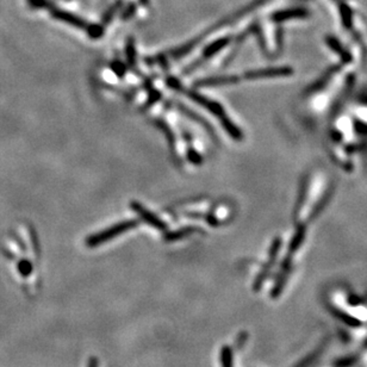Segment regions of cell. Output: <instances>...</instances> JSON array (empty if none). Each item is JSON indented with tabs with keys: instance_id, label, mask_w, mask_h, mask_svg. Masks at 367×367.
Wrapping results in <instances>:
<instances>
[{
	"instance_id": "cell-1",
	"label": "cell",
	"mask_w": 367,
	"mask_h": 367,
	"mask_svg": "<svg viewBox=\"0 0 367 367\" xmlns=\"http://www.w3.org/2000/svg\"><path fill=\"white\" fill-rule=\"evenodd\" d=\"M167 83H168V86L171 88L175 89V91H178L180 93H185V95L188 96L190 99H192L193 102L197 103V104H199L200 106H203V108L208 110V111L213 113V115H215L217 118L222 122L223 128H224L225 131L228 132L233 139H235V140L242 139L241 130H240L238 126L234 124V123L230 121L228 117H226L224 110H223L221 104L213 102V100H211V99H208L206 97L199 95V93H197L196 91L185 88L175 78H169L168 80H167Z\"/></svg>"
},
{
	"instance_id": "cell-2",
	"label": "cell",
	"mask_w": 367,
	"mask_h": 367,
	"mask_svg": "<svg viewBox=\"0 0 367 367\" xmlns=\"http://www.w3.org/2000/svg\"><path fill=\"white\" fill-rule=\"evenodd\" d=\"M137 225H139V222L133 221V219H129V221L117 223V224L110 226V228L103 230V232L93 234V235L88 236V238L86 239L85 243H86V246L89 247V248H93V247L100 246V245H103V243L111 241V240L113 238H116V236H119L123 233L129 232V230H131L132 228H135V226H137Z\"/></svg>"
},
{
	"instance_id": "cell-3",
	"label": "cell",
	"mask_w": 367,
	"mask_h": 367,
	"mask_svg": "<svg viewBox=\"0 0 367 367\" xmlns=\"http://www.w3.org/2000/svg\"><path fill=\"white\" fill-rule=\"evenodd\" d=\"M130 206H131V209L133 210V211L137 213V215L140 216V218H141L143 222H146L147 224L154 226V228L160 230V232H166L167 230L166 223L163 222L161 218H159L158 216L154 215V213L150 212L148 209L145 208V206L141 205L137 202H131Z\"/></svg>"
},
{
	"instance_id": "cell-4",
	"label": "cell",
	"mask_w": 367,
	"mask_h": 367,
	"mask_svg": "<svg viewBox=\"0 0 367 367\" xmlns=\"http://www.w3.org/2000/svg\"><path fill=\"white\" fill-rule=\"evenodd\" d=\"M48 10L50 11V13H52V16L54 17V18L59 19V21L65 22V23H67V24L75 26V28L85 29V30L87 29V25H88L87 23L83 21V19L79 18V17L74 16L73 13H69L67 11H63V10L56 9L53 5H50Z\"/></svg>"
},
{
	"instance_id": "cell-5",
	"label": "cell",
	"mask_w": 367,
	"mask_h": 367,
	"mask_svg": "<svg viewBox=\"0 0 367 367\" xmlns=\"http://www.w3.org/2000/svg\"><path fill=\"white\" fill-rule=\"evenodd\" d=\"M228 43H229V38L228 37L217 39V41L212 42L211 44H209L208 47H206L204 53H203V55H202V59H200L198 62H196L195 67L200 65V63H202L203 61H205V60L211 58V56H213L215 54H217V53H218L219 50H222L223 48H224V47L228 44Z\"/></svg>"
},
{
	"instance_id": "cell-6",
	"label": "cell",
	"mask_w": 367,
	"mask_h": 367,
	"mask_svg": "<svg viewBox=\"0 0 367 367\" xmlns=\"http://www.w3.org/2000/svg\"><path fill=\"white\" fill-rule=\"evenodd\" d=\"M239 78L236 76H215V78H206L197 82V86H216V85H225V83L238 82Z\"/></svg>"
},
{
	"instance_id": "cell-7",
	"label": "cell",
	"mask_w": 367,
	"mask_h": 367,
	"mask_svg": "<svg viewBox=\"0 0 367 367\" xmlns=\"http://www.w3.org/2000/svg\"><path fill=\"white\" fill-rule=\"evenodd\" d=\"M197 230H199V229L198 228H193V226H186V228L178 229V230H175V232L167 233L166 236H165V240L167 242L178 241V240H181L183 238H188V236L191 235V234L196 233Z\"/></svg>"
},
{
	"instance_id": "cell-8",
	"label": "cell",
	"mask_w": 367,
	"mask_h": 367,
	"mask_svg": "<svg viewBox=\"0 0 367 367\" xmlns=\"http://www.w3.org/2000/svg\"><path fill=\"white\" fill-rule=\"evenodd\" d=\"M219 360H221L222 367H234L233 350L229 346H223L219 350Z\"/></svg>"
},
{
	"instance_id": "cell-9",
	"label": "cell",
	"mask_w": 367,
	"mask_h": 367,
	"mask_svg": "<svg viewBox=\"0 0 367 367\" xmlns=\"http://www.w3.org/2000/svg\"><path fill=\"white\" fill-rule=\"evenodd\" d=\"M135 58H136L135 44H133L132 38H129L128 44H126V59H128L130 66H132L133 63H135Z\"/></svg>"
},
{
	"instance_id": "cell-10",
	"label": "cell",
	"mask_w": 367,
	"mask_h": 367,
	"mask_svg": "<svg viewBox=\"0 0 367 367\" xmlns=\"http://www.w3.org/2000/svg\"><path fill=\"white\" fill-rule=\"evenodd\" d=\"M86 31H87V33L92 38H99L100 36H103V33H104V30H103L102 26L97 24H88Z\"/></svg>"
},
{
	"instance_id": "cell-11",
	"label": "cell",
	"mask_w": 367,
	"mask_h": 367,
	"mask_svg": "<svg viewBox=\"0 0 367 367\" xmlns=\"http://www.w3.org/2000/svg\"><path fill=\"white\" fill-rule=\"evenodd\" d=\"M18 268H19V272L22 273V276H24V277H28L29 274H31V272H32V265H31V262L28 261V260H23V261L19 262Z\"/></svg>"
},
{
	"instance_id": "cell-12",
	"label": "cell",
	"mask_w": 367,
	"mask_h": 367,
	"mask_svg": "<svg viewBox=\"0 0 367 367\" xmlns=\"http://www.w3.org/2000/svg\"><path fill=\"white\" fill-rule=\"evenodd\" d=\"M121 5H122L121 0H118V2H117L116 4L113 5L112 8L109 10V11H106V13L104 15V17H103V21H104V23H109L110 21H111L112 17H113V15H115V12L117 11V10L119 9V6H121Z\"/></svg>"
},
{
	"instance_id": "cell-13",
	"label": "cell",
	"mask_w": 367,
	"mask_h": 367,
	"mask_svg": "<svg viewBox=\"0 0 367 367\" xmlns=\"http://www.w3.org/2000/svg\"><path fill=\"white\" fill-rule=\"evenodd\" d=\"M29 3L32 6H36V8H47L48 9L50 4L47 0H29Z\"/></svg>"
},
{
	"instance_id": "cell-14",
	"label": "cell",
	"mask_w": 367,
	"mask_h": 367,
	"mask_svg": "<svg viewBox=\"0 0 367 367\" xmlns=\"http://www.w3.org/2000/svg\"><path fill=\"white\" fill-rule=\"evenodd\" d=\"M189 159L191 160L192 162H195V163H199L200 161H202V158H200V155L197 154L195 150H190V152H189Z\"/></svg>"
},
{
	"instance_id": "cell-15",
	"label": "cell",
	"mask_w": 367,
	"mask_h": 367,
	"mask_svg": "<svg viewBox=\"0 0 367 367\" xmlns=\"http://www.w3.org/2000/svg\"><path fill=\"white\" fill-rule=\"evenodd\" d=\"M87 367H99V360L96 356H91L87 361Z\"/></svg>"
},
{
	"instance_id": "cell-16",
	"label": "cell",
	"mask_w": 367,
	"mask_h": 367,
	"mask_svg": "<svg viewBox=\"0 0 367 367\" xmlns=\"http://www.w3.org/2000/svg\"><path fill=\"white\" fill-rule=\"evenodd\" d=\"M133 12H135V6H133V5H130V6H129V9L126 10V12H125L124 15H123L122 17H123V18H125V19H126V18H129V17H131Z\"/></svg>"
},
{
	"instance_id": "cell-17",
	"label": "cell",
	"mask_w": 367,
	"mask_h": 367,
	"mask_svg": "<svg viewBox=\"0 0 367 367\" xmlns=\"http://www.w3.org/2000/svg\"><path fill=\"white\" fill-rule=\"evenodd\" d=\"M148 2H149V0H141V3L143 5H148Z\"/></svg>"
}]
</instances>
